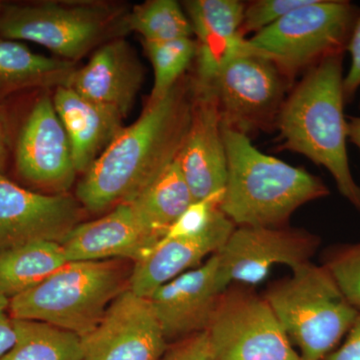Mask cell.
<instances>
[{"instance_id": "6da1fadb", "label": "cell", "mask_w": 360, "mask_h": 360, "mask_svg": "<svg viewBox=\"0 0 360 360\" xmlns=\"http://www.w3.org/2000/svg\"><path fill=\"white\" fill-rule=\"evenodd\" d=\"M193 78L184 75L139 120L123 129L85 172L77 200L85 210L101 212L129 202L179 158L191 127Z\"/></svg>"}, {"instance_id": "7a4b0ae2", "label": "cell", "mask_w": 360, "mask_h": 360, "mask_svg": "<svg viewBox=\"0 0 360 360\" xmlns=\"http://www.w3.org/2000/svg\"><path fill=\"white\" fill-rule=\"evenodd\" d=\"M343 58L330 56L305 72L286 96L276 129L279 150L300 153L326 168L342 198L360 212V186L347 155Z\"/></svg>"}, {"instance_id": "3957f363", "label": "cell", "mask_w": 360, "mask_h": 360, "mask_svg": "<svg viewBox=\"0 0 360 360\" xmlns=\"http://www.w3.org/2000/svg\"><path fill=\"white\" fill-rule=\"evenodd\" d=\"M222 134L227 180L219 210L236 226H286L298 208L330 193L323 180L262 153L245 135Z\"/></svg>"}, {"instance_id": "277c9868", "label": "cell", "mask_w": 360, "mask_h": 360, "mask_svg": "<svg viewBox=\"0 0 360 360\" xmlns=\"http://www.w3.org/2000/svg\"><path fill=\"white\" fill-rule=\"evenodd\" d=\"M127 262H68L44 283L9 300V314L13 319L45 322L84 338L129 288L134 265Z\"/></svg>"}, {"instance_id": "5b68a950", "label": "cell", "mask_w": 360, "mask_h": 360, "mask_svg": "<svg viewBox=\"0 0 360 360\" xmlns=\"http://www.w3.org/2000/svg\"><path fill=\"white\" fill-rule=\"evenodd\" d=\"M262 295L302 360H324L359 314L326 267L312 262L274 281Z\"/></svg>"}, {"instance_id": "8992f818", "label": "cell", "mask_w": 360, "mask_h": 360, "mask_svg": "<svg viewBox=\"0 0 360 360\" xmlns=\"http://www.w3.org/2000/svg\"><path fill=\"white\" fill-rule=\"evenodd\" d=\"M359 16V7L349 1L310 0L246 39V53L271 60L293 87L300 73L345 54Z\"/></svg>"}, {"instance_id": "52a82bcc", "label": "cell", "mask_w": 360, "mask_h": 360, "mask_svg": "<svg viewBox=\"0 0 360 360\" xmlns=\"http://www.w3.org/2000/svg\"><path fill=\"white\" fill-rule=\"evenodd\" d=\"M118 9L96 2H37L4 4L0 37L34 42L65 60L75 63L85 54L127 32Z\"/></svg>"}, {"instance_id": "ba28073f", "label": "cell", "mask_w": 360, "mask_h": 360, "mask_svg": "<svg viewBox=\"0 0 360 360\" xmlns=\"http://www.w3.org/2000/svg\"><path fill=\"white\" fill-rule=\"evenodd\" d=\"M206 333L214 360H302L264 295L250 286L225 290Z\"/></svg>"}, {"instance_id": "9c48e42d", "label": "cell", "mask_w": 360, "mask_h": 360, "mask_svg": "<svg viewBox=\"0 0 360 360\" xmlns=\"http://www.w3.org/2000/svg\"><path fill=\"white\" fill-rule=\"evenodd\" d=\"M206 87L217 101L221 127L248 139L276 130L286 94L292 89L271 60L253 53L232 59Z\"/></svg>"}, {"instance_id": "30bf717a", "label": "cell", "mask_w": 360, "mask_h": 360, "mask_svg": "<svg viewBox=\"0 0 360 360\" xmlns=\"http://www.w3.org/2000/svg\"><path fill=\"white\" fill-rule=\"evenodd\" d=\"M321 243L319 236L288 225L236 226L217 252L220 276L227 286L257 285L274 265L284 264L293 271L309 264Z\"/></svg>"}, {"instance_id": "8fae6325", "label": "cell", "mask_w": 360, "mask_h": 360, "mask_svg": "<svg viewBox=\"0 0 360 360\" xmlns=\"http://www.w3.org/2000/svg\"><path fill=\"white\" fill-rule=\"evenodd\" d=\"M82 345V360H158L168 342L148 298L127 288Z\"/></svg>"}, {"instance_id": "7c38bea8", "label": "cell", "mask_w": 360, "mask_h": 360, "mask_svg": "<svg viewBox=\"0 0 360 360\" xmlns=\"http://www.w3.org/2000/svg\"><path fill=\"white\" fill-rule=\"evenodd\" d=\"M82 208L68 194L34 193L0 174V250L39 241L63 243L80 224Z\"/></svg>"}, {"instance_id": "4fadbf2b", "label": "cell", "mask_w": 360, "mask_h": 360, "mask_svg": "<svg viewBox=\"0 0 360 360\" xmlns=\"http://www.w3.org/2000/svg\"><path fill=\"white\" fill-rule=\"evenodd\" d=\"M14 162L21 179L56 194L65 193L75 182L70 141L49 96L35 101L21 127Z\"/></svg>"}, {"instance_id": "5bb4252c", "label": "cell", "mask_w": 360, "mask_h": 360, "mask_svg": "<svg viewBox=\"0 0 360 360\" xmlns=\"http://www.w3.org/2000/svg\"><path fill=\"white\" fill-rule=\"evenodd\" d=\"M229 286L222 281L217 253L153 291L148 300L168 343L206 331Z\"/></svg>"}, {"instance_id": "9a60e30c", "label": "cell", "mask_w": 360, "mask_h": 360, "mask_svg": "<svg viewBox=\"0 0 360 360\" xmlns=\"http://www.w3.org/2000/svg\"><path fill=\"white\" fill-rule=\"evenodd\" d=\"M193 90L191 127L179 162L193 201H196L224 191L227 155L219 108L212 90L194 82Z\"/></svg>"}, {"instance_id": "2e32d148", "label": "cell", "mask_w": 360, "mask_h": 360, "mask_svg": "<svg viewBox=\"0 0 360 360\" xmlns=\"http://www.w3.org/2000/svg\"><path fill=\"white\" fill-rule=\"evenodd\" d=\"M160 241L131 203L123 202L101 219L78 224L61 245L68 262L122 259L134 264Z\"/></svg>"}, {"instance_id": "e0dca14e", "label": "cell", "mask_w": 360, "mask_h": 360, "mask_svg": "<svg viewBox=\"0 0 360 360\" xmlns=\"http://www.w3.org/2000/svg\"><path fill=\"white\" fill-rule=\"evenodd\" d=\"M143 79V66L134 49L127 40L115 39L98 47L89 63L71 75L65 86L124 118Z\"/></svg>"}, {"instance_id": "ac0fdd59", "label": "cell", "mask_w": 360, "mask_h": 360, "mask_svg": "<svg viewBox=\"0 0 360 360\" xmlns=\"http://www.w3.org/2000/svg\"><path fill=\"white\" fill-rule=\"evenodd\" d=\"M246 4L238 0H187L182 4L196 37L194 84L208 86L232 59L246 53L241 26Z\"/></svg>"}, {"instance_id": "d6986e66", "label": "cell", "mask_w": 360, "mask_h": 360, "mask_svg": "<svg viewBox=\"0 0 360 360\" xmlns=\"http://www.w3.org/2000/svg\"><path fill=\"white\" fill-rule=\"evenodd\" d=\"M236 227L219 208L200 233L160 241L146 257L134 262L129 290L142 297H149L163 284L195 269L206 257L219 252Z\"/></svg>"}, {"instance_id": "ffe728a7", "label": "cell", "mask_w": 360, "mask_h": 360, "mask_svg": "<svg viewBox=\"0 0 360 360\" xmlns=\"http://www.w3.org/2000/svg\"><path fill=\"white\" fill-rule=\"evenodd\" d=\"M52 101L68 134L75 169L84 174L122 131L123 118L66 86L58 87Z\"/></svg>"}, {"instance_id": "44dd1931", "label": "cell", "mask_w": 360, "mask_h": 360, "mask_svg": "<svg viewBox=\"0 0 360 360\" xmlns=\"http://www.w3.org/2000/svg\"><path fill=\"white\" fill-rule=\"evenodd\" d=\"M77 68L72 61L47 58L0 37V101L25 90L65 86Z\"/></svg>"}, {"instance_id": "7402d4cb", "label": "cell", "mask_w": 360, "mask_h": 360, "mask_svg": "<svg viewBox=\"0 0 360 360\" xmlns=\"http://www.w3.org/2000/svg\"><path fill=\"white\" fill-rule=\"evenodd\" d=\"M68 262L63 245L53 241L0 250V296L13 300L44 283Z\"/></svg>"}, {"instance_id": "603a6c76", "label": "cell", "mask_w": 360, "mask_h": 360, "mask_svg": "<svg viewBox=\"0 0 360 360\" xmlns=\"http://www.w3.org/2000/svg\"><path fill=\"white\" fill-rule=\"evenodd\" d=\"M193 195L180 169L179 158L136 198L129 201L143 224L162 239Z\"/></svg>"}, {"instance_id": "cb8c5ba5", "label": "cell", "mask_w": 360, "mask_h": 360, "mask_svg": "<svg viewBox=\"0 0 360 360\" xmlns=\"http://www.w3.org/2000/svg\"><path fill=\"white\" fill-rule=\"evenodd\" d=\"M16 341L0 360H82V338L45 322L13 319Z\"/></svg>"}, {"instance_id": "d4e9b609", "label": "cell", "mask_w": 360, "mask_h": 360, "mask_svg": "<svg viewBox=\"0 0 360 360\" xmlns=\"http://www.w3.org/2000/svg\"><path fill=\"white\" fill-rule=\"evenodd\" d=\"M127 32L134 30L143 41L193 39V28L184 7L175 0H148L134 7L125 20Z\"/></svg>"}, {"instance_id": "484cf974", "label": "cell", "mask_w": 360, "mask_h": 360, "mask_svg": "<svg viewBox=\"0 0 360 360\" xmlns=\"http://www.w3.org/2000/svg\"><path fill=\"white\" fill-rule=\"evenodd\" d=\"M143 46L155 72V84L149 101H155L167 96L184 77L187 68L195 59L198 44L193 39H179L143 41Z\"/></svg>"}, {"instance_id": "4316f807", "label": "cell", "mask_w": 360, "mask_h": 360, "mask_svg": "<svg viewBox=\"0 0 360 360\" xmlns=\"http://www.w3.org/2000/svg\"><path fill=\"white\" fill-rule=\"evenodd\" d=\"M321 265L347 302L360 311V241L329 246L324 250Z\"/></svg>"}, {"instance_id": "83f0119b", "label": "cell", "mask_w": 360, "mask_h": 360, "mask_svg": "<svg viewBox=\"0 0 360 360\" xmlns=\"http://www.w3.org/2000/svg\"><path fill=\"white\" fill-rule=\"evenodd\" d=\"M224 191L208 196L205 200L193 201L169 227L162 240L187 238L205 231L219 208Z\"/></svg>"}, {"instance_id": "f1b7e54d", "label": "cell", "mask_w": 360, "mask_h": 360, "mask_svg": "<svg viewBox=\"0 0 360 360\" xmlns=\"http://www.w3.org/2000/svg\"><path fill=\"white\" fill-rule=\"evenodd\" d=\"M310 0H255L246 4L241 32L248 33L262 32L286 14L309 4Z\"/></svg>"}, {"instance_id": "f546056e", "label": "cell", "mask_w": 360, "mask_h": 360, "mask_svg": "<svg viewBox=\"0 0 360 360\" xmlns=\"http://www.w3.org/2000/svg\"><path fill=\"white\" fill-rule=\"evenodd\" d=\"M158 360H214L207 333H196L188 338L168 343L167 349Z\"/></svg>"}, {"instance_id": "4dcf8cb0", "label": "cell", "mask_w": 360, "mask_h": 360, "mask_svg": "<svg viewBox=\"0 0 360 360\" xmlns=\"http://www.w3.org/2000/svg\"><path fill=\"white\" fill-rule=\"evenodd\" d=\"M347 51L349 52L352 63L347 75L343 78V94L345 103H352L357 92L360 91V16L352 30Z\"/></svg>"}, {"instance_id": "1f68e13d", "label": "cell", "mask_w": 360, "mask_h": 360, "mask_svg": "<svg viewBox=\"0 0 360 360\" xmlns=\"http://www.w3.org/2000/svg\"><path fill=\"white\" fill-rule=\"evenodd\" d=\"M324 360H360V311L342 345Z\"/></svg>"}, {"instance_id": "d6a6232c", "label": "cell", "mask_w": 360, "mask_h": 360, "mask_svg": "<svg viewBox=\"0 0 360 360\" xmlns=\"http://www.w3.org/2000/svg\"><path fill=\"white\" fill-rule=\"evenodd\" d=\"M15 341L16 331L9 314V300L0 296V357L13 347Z\"/></svg>"}, {"instance_id": "836d02e7", "label": "cell", "mask_w": 360, "mask_h": 360, "mask_svg": "<svg viewBox=\"0 0 360 360\" xmlns=\"http://www.w3.org/2000/svg\"><path fill=\"white\" fill-rule=\"evenodd\" d=\"M11 148V134L6 113L0 108V174H4V167Z\"/></svg>"}, {"instance_id": "e575fe53", "label": "cell", "mask_w": 360, "mask_h": 360, "mask_svg": "<svg viewBox=\"0 0 360 360\" xmlns=\"http://www.w3.org/2000/svg\"><path fill=\"white\" fill-rule=\"evenodd\" d=\"M347 141L360 150V116H347Z\"/></svg>"}, {"instance_id": "d590c367", "label": "cell", "mask_w": 360, "mask_h": 360, "mask_svg": "<svg viewBox=\"0 0 360 360\" xmlns=\"http://www.w3.org/2000/svg\"><path fill=\"white\" fill-rule=\"evenodd\" d=\"M2 6H4V4H0V11H1Z\"/></svg>"}]
</instances>
